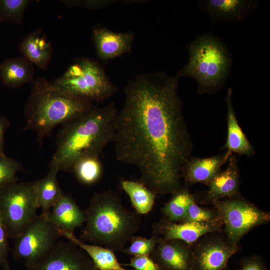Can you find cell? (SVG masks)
I'll use <instances>...</instances> for the list:
<instances>
[{
	"label": "cell",
	"instance_id": "17",
	"mask_svg": "<svg viewBox=\"0 0 270 270\" xmlns=\"http://www.w3.org/2000/svg\"><path fill=\"white\" fill-rule=\"evenodd\" d=\"M239 184L237 159L231 154L226 170L219 172L208 184L205 200L212 203L222 198L236 197L238 194Z\"/></svg>",
	"mask_w": 270,
	"mask_h": 270
},
{
	"label": "cell",
	"instance_id": "19",
	"mask_svg": "<svg viewBox=\"0 0 270 270\" xmlns=\"http://www.w3.org/2000/svg\"><path fill=\"white\" fill-rule=\"evenodd\" d=\"M22 56L40 69L45 70L52 58L53 50L50 42L41 29L25 36L19 44Z\"/></svg>",
	"mask_w": 270,
	"mask_h": 270
},
{
	"label": "cell",
	"instance_id": "33",
	"mask_svg": "<svg viewBox=\"0 0 270 270\" xmlns=\"http://www.w3.org/2000/svg\"><path fill=\"white\" fill-rule=\"evenodd\" d=\"M10 126L8 119L5 116L0 115V154H4V134Z\"/></svg>",
	"mask_w": 270,
	"mask_h": 270
},
{
	"label": "cell",
	"instance_id": "26",
	"mask_svg": "<svg viewBox=\"0 0 270 270\" xmlns=\"http://www.w3.org/2000/svg\"><path fill=\"white\" fill-rule=\"evenodd\" d=\"M72 172L81 182L92 184L100 179L102 173V167L99 157L85 156L74 164Z\"/></svg>",
	"mask_w": 270,
	"mask_h": 270
},
{
	"label": "cell",
	"instance_id": "23",
	"mask_svg": "<svg viewBox=\"0 0 270 270\" xmlns=\"http://www.w3.org/2000/svg\"><path fill=\"white\" fill-rule=\"evenodd\" d=\"M58 172L56 166H50L46 176L34 182L38 206L42 212L50 210L63 193L57 180Z\"/></svg>",
	"mask_w": 270,
	"mask_h": 270
},
{
	"label": "cell",
	"instance_id": "38",
	"mask_svg": "<svg viewBox=\"0 0 270 270\" xmlns=\"http://www.w3.org/2000/svg\"></svg>",
	"mask_w": 270,
	"mask_h": 270
},
{
	"label": "cell",
	"instance_id": "5",
	"mask_svg": "<svg viewBox=\"0 0 270 270\" xmlns=\"http://www.w3.org/2000/svg\"><path fill=\"white\" fill-rule=\"evenodd\" d=\"M190 57L188 63L177 74V78L190 76L198 83L200 92L219 88L227 78L231 58L220 40L203 35L188 46Z\"/></svg>",
	"mask_w": 270,
	"mask_h": 270
},
{
	"label": "cell",
	"instance_id": "27",
	"mask_svg": "<svg viewBox=\"0 0 270 270\" xmlns=\"http://www.w3.org/2000/svg\"><path fill=\"white\" fill-rule=\"evenodd\" d=\"M31 0H0V24L10 22L22 24L24 12Z\"/></svg>",
	"mask_w": 270,
	"mask_h": 270
},
{
	"label": "cell",
	"instance_id": "20",
	"mask_svg": "<svg viewBox=\"0 0 270 270\" xmlns=\"http://www.w3.org/2000/svg\"><path fill=\"white\" fill-rule=\"evenodd\" d=\"M34 65L26 58H8L0 64V81L9 88H18L34 80Z\"/></svg>",
	"mask_w": 270,
	"mask_h": 270
},
{
	"label": "cell",
	"instance_id": "10",
	"mask_svg": "<svg viewBox=\"0 0 270 270\" xmlns=\"http://www.w3.org/2000/svg\"><path fill=\"white\" fill-rule=\"evenodd\" d=\"M34 270H96L86 252L70 241L58 240Z\"/></svg>",
	"mask_w": 270,
	"mask_h": 270
},
{
	"label": "cell",
	"instance_id": "16",
	"mask_svg": "<svg viewBox=\"0 0 270 270\" xmlns=\"http://www.w3.org/2000/svg\"><path fill=\"white\" fill-rule=\"evenodd\" d=\"M208 16L216 21L240 22L256 10L258 2L248 0H206L202 2Z\"/></svg>",
	"mask_w": 270,
	"mask_h": 270
},
{
	"label": "cell",
	"instance_id": "15",
	"mask_svg": "<svg viewBox=\"0 0 270 270\" xmlns=\"http://www.w3.org/2000/svg\"><path fill=\"white\" fill-rule=\"evenodd\" d=\"M50 209L42 214L60 232L74 234L76 228L84 224V211L72 198L64 193Z\"/></svg>",
	"mask_w": 270,
	"mask_h": 270
},
{
	"label": "cell",
	"instance_id": "13",
	"mask_svg": "<svg viewBox=\"0 0 270 270\" xmlns=\"http://www.w3.org/2000/svg\"><path fill=\"white\" fill-rule=\"evenodd\" d=\"M150 256L160 270H194L192 249L180 240L158 238Z\"/></svg>",
	"mask_w": 270,
	"mask_h": 270
},
{
	"label": "cell",
	"instance_id": "37",
	"mask_svg": "<svg viewBox=\"0 0 270 270\" xmlns=\"http://www.w3.org/2000/svg\"></svg>",
	"mask_w": 270,
	"mask_h": 270
},
{
	"label": "cell",
	"instance_id": "7",
	"mask_svg": "<svg viewBox=\"0 0 270 270\" xmlns=\"http://www.w3.org/2000/svg\"><path fill=\"white\" fill-rule=\"evenodd\" d=\"M34 182L0 187V215L9 238L14 240L38 216Z\"/></svg>",
	"mask_w": 270,
	"mask_h": 270
},
{
	"label": "cell",
	"instance_id": "25",
	"mask_svg": "<svg viewBox=\"0 0 270 270\" xmlns=\"http://www.w3.org/2000/svg\"><path fill=\"white\" fill-rule=\"evenodd\" d=\"M172 194L161 210L164 219L180 222L184 219L190 204L194 201V196L187 190L182 188Z\"/></svg>",
	"mask_w": 270,
	"mask_h": 270
},
{
	"label": "cell",
	"instance_id": "30",
	"mask_svg": "<svg viewBox=\"0 0 270 270\" xmlns=\"http://www.w3.org/2000/svg\"><path fill=\"white\" fill-rule=\"evenodd\" d=\"M220 220L216 212L199 206L192 202L181 222H214Z\"/></svg>",
	"mask_w": 270,
	"mask_h": 270
},
{
	"label": "cell",
	"instance_id": "11",
	"mask_svg": "<svg viewBox=\"0 0 270 270\" xmlns=\"http://www.w3.org/2000/svg\"><path fill=\"white\" fill-rule=\"evenodd\" d=\"M238 248L218 237L206 236L192 250L194 270L224 269Z\"/></svg>",
	"mask_w": 270,
	"mask_h": 270
},
{
	"label": "cell",
	"instance_id": "3",
	"mask_svg": "<svg viewBox=\"0 0 270 270\" xmlns=\"http://www.w3.org/2000/svg\"><path fill=\"white\" fill-rule=\"evenodd\" d=\"M84 212L85 226L80 239L114 252H122L140 228L138 214L112 190L95 192Z\"/></svg>",
	"mask_w": 270,
	"mask_h": 270
},
{
	"label": "cell",
	"instance_id": "24",
	"mask_svg": "<svg viewBox=\"0 0 270 270\" xmlns=\"http://www.w3.org/2000/svg\"><path fill=\"white\" fill-rule=\"evenodd\" d=\"M120 186L128 196L136 212L140 214H148L154 204L156 194L140 182L123 180Z\"/></svg>",
	"mask_w": 270,
	"mask_h": 270
},
{
	"label": "cell",
	"instance_id": "9",
	"mask_svg": "<svg viewBox=\"0 0 270 270\" xmlns=\"http://www.w3.org/2000/svg\"><path fill=\"white\" fill-rule=\"evenodd\" d=\"M225 226L227 242L234 246L255 227L268 223L270 214L248 201L236 197L212 202Z\"/></svg>",
	"mask_w": 270,
	"mask_h": 270
},
{
	"label": "cell",
	"instance_id": "18",
	"mask_svg": "<svg viewBox=\"0 0 270 270\" xmlns=\"http://www.w3.org/2000/svg\"><path fill=\"white\" fill-rule=\"evenodd\" d=\"M232 153L204 158H190L184 165L182 172L186 181L191 184L200 182L208 184L219 172L221 166Z\"/></svg>",
	"mask_w": 270,
	"mask_h": 270
},
{
	"label": "cell",
	"instance_id": "14",
	"mask_svg": "<svg viewBox=\"0 0 270 270\" xmlns=\"http://www.w3.org/2000/svg\"><path fill=\"white\" fill-rule=\"evenodd\" d=\"M134 36L132 32H117L98 26L92 29V38L98 57L106 61L130 51Z\"/></svg>",
	"mask_w": 270,
	"mask_h": 270
},
{
	"label": "cell",
	"instance_id": "29",
	"mask_svg": "<svg viewBox=\"0 0 270 270\" xmlns=\"http://www.w3.org/2000/svg\"><path fill=\"white\" fill-rule=\"evenodd\" d=\"M22 170V166L18 162L0 154V187L17 182L16 174Z\"/></svg>",
	"mask_w": 270,
	"mask_h": 270
},
{
	"label": "cell",
	"instance_id": "21",
	"mask_svg": "<svg viewBox=\"0 0 270 270\" xmlns=\"http://www.w3.org/2000/svg\"><path fill=\"white\" fill-rule=\"evenodd\" d=\"M232 88L228 89L226 98L228 134L224 148L230 153L250 156L254 154V149L238 124L232 106Z\"/></svg>",
	"mask_w": 270,
	"mask_h": 270
},
{
	"label": "cell",
	"instance_id": "8",
	"mask_svg": "<svg viewBox=\"0 0 270 270\" xmlns=\"http://www.w3.org/2000/svg\"><path fill=\"white\" fill-rule=\"evenodd\" d=\"M60 236L58 230L41 214L14 239L12 256L34 270Z\"/></svg>",
	"mask_w": 270,
	"mask_h": 270
},
{
	"label": "cell",
	"instance_id": "12",
	"mask_svg": "<svg viewBox=\"0 0 270 270\" xmlns=\"http://www.w3.org/2000/svg\"><path fill=\"white\" fill-rule=\"evenodd\" d=\"M220 220L214 222H174L163 218L152 226L153 235L164 240H176L190 245L200 238L218 231L222 227Z\"/></svg>",
	"mask_w": 270,
	"mask_h": 270
},
{
	"label": "cell",
	"instance_id": "22",
	"mask_svg": "<svg viewBox=\"0 0 270 270\" xmlns=\"http://www.w3.org/2000/svg\"><path fill=\"white\" fill-rule=\"evenodd\" d=\"M61 236L75 244L88 256L96 270H126L118 260L114 252L105 247L88 244L78 238L74 234L59 232Z\"/></svg>",
	"mask_w": 270,
	"mask_h": 270
},
{
	"label": "cell",
	"instance_id": "4",
	"mask_svg": "<svg viewBox=\"0 0 270 270\" xmlns=\"http://www.w3.org/2000/svg\"><path fill=\"white\" fill-rule=\"evenodd\" d=\"M93 103L69 96L54 88L44 76L32 83L24 108L23 130H34L40 146L60 124H64L88 110Z\"/></svg>",
	"mask_w": 270,
	"mask_h": 270
},
{
	"label": "cell",
	"instance_id": "6",
	"mask_svg": "<svg viewBox=\"0 0 270 270\" xmlns=\"http://www.w3.org/2000/svg\"><path fill=\"white\" fill-rule=\"evenodd\" d=\"M52 84L69 96L92 103L108 98L117 90L101 64L94 60L84 57L75 59Z\"/></svg>",
	"mask_w": 270,
	"mask_h": 270
},
{
	"label": "cell",
	"instance_id": "34",
	"mask_svg": "<svg viewBox=\"0 0 270 270\" xmlns=\"http://www.w3.org/2000/svg\"><path fill=\"white\" fill-rule=\"evenodd\" d=\"M240 270H265V269L260 260L256 258H251L244 261Z\"/></svg>",
	"mask_w": 270,
	"mask_h": 270
},
{
	"label": "cell",
	"instance_id": "32",
	"mask_svg": "<svg viewBox=\"0 0 270 270\" xmlns=\"http://www.w3.org/2000/svg\"><path fill=\"white\" fill-rule=\"evenodd\" d=\"M133 268L134 270H160L150 256H135L129 263L124 264Z\"/></svg>",
	"mask_w": 270,
	"mask_h": 270
},
{
	"label": "cell",
	"instance_id": "35",
	"mask_svg": "<svg viewBox=\"0 0 270 270\" xmlns=\"http://www.w3.org/2000/svg\"><path fill=\"white\" fill-rule=\"evenodd\" d=\"M115 0H83L84 7L88 9H98L114 3Z\"/></svg>",
	"mask_w": 270,
	"mask_h": 270
},
{
	"label": "cell",
	"instance_id": "28",
	"mask_svg": "<svg viewBox=\"0 0 270 270\" xmlns=\"http://www.w3.org/2000/svg\"><path fill=\"white\" fill-rule=\"evenodd\" d=\"M158 241V238L152 234L150 238L134 236L129 242L130 244L122 252L135 256H150Z\"/></svg>",
	"mask_w": 270,
	"mask_h": 270
},
{
	"label": "cell",
	"instance_id": "1",
	"mask_svg": "<svg viewBox=\"0 0 270 270\" xmlns=\"http://www.w3.org/2000/svg\"><path fill=\"white\" fill-rule=\"evenodd\" d=\"M177 76L146 73L128 82L112 141L116 159L135 166L140 182L156 194L181 188L180 174L192 142L178 94Z\"/></svg>",
	"mask_w": 270,
	"mask_h": 270
},
{
	"label": "cell",
	"instance_id": "31",
	"mask_svg": "<svg viewBox=\"0 0 270 270\" xmlns=\"http://www.w3.org/2000/svg\"><path fill=\"white\" fill-rule=\"evenodd\" d=\"M9 236L0 215V266L4 270H11L8 261Z\"/></svg>",
	"mask_w": 270,
	"mask_h": 270
},
{
	"label": "cell",
	"instance_id": "2",
	"mask_svg": "<svg viewBox=\"0 0 270 270\" xmlns=\"http://www.w3.org/2000/svg\"><path fill=\"white\" fill-rule=\"evenodd\" d=\"M118 110L113 102L94 106L80 116L63 124L56 140V148L50 166L59 171L71 172L80 158L99 157L114 136Z\"/></svg>",
	"mask_w": 270,
	"mask_h": 270
},
{
	"label": "cell",
	"instance_id": "36",
	"mask_svg": "<svg viewBox=\"0 0 270 270\" xmlns=\"http://www.w3.org/2000/svg\"><path fill=\"white\" fill-rule=\"evenodd\" d=\"M62 3L66 6L70 7H74L82 6L83 0H62Z\"/></svg>",
	"mask_w": 270,
	"mask_h": 270
}]
</instances>
